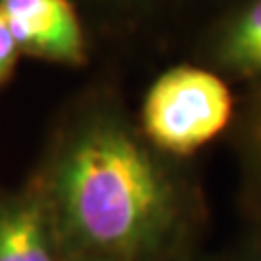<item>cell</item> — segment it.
<instances>
[{
  "mask_svg": "<svg viewBox=\"0 0 261 261\" xmlns=\"http://www.w3.org/2000/svg\"><path fill=\"white\" fill-rule=\"evenodd\" d=\"M0 205H2V201H0Z\"/></svg>",
  "mask_w": 261,
  "mask_h": 261,
  "instance_id": "11",
  "label": "cell"
},
{
  "mask_svg": "<svg viewBox=\"0 0 261 261\" xmlns=\"http://www.w3.org/2000/svg\"><path fill=\"white\" fill-rule=\"evenodd\" d=\"M19 53L53 64L87 60L84 23L72 0H0Z\"/></svg>",
  "mask_w": 261,
  "mask_h": 261,
  "instance_id": "3",
  "label": "cell"
},
{
  "mask_svg": "<svg viewBox=\"0 0 261 261\" xmlns=\"http://www.w3.org/2000/svg\"><path fill=\"white\" fill-rule=\"evenodd\" d=\"M242 151L248 174L261 194V82L253 84V91L246 105L242 124Z\"/></svg>",
  "mask_w": 261,
  "mask_h": 261,
  "instance_id": "6",
  "label": "cell"
},
{
  "mask_svg": "<svg viewBox=\"0 0 261 261\" xmlns=\"http://www.w3.org/2000/svg\"><path fill=\"white\" fill-rule=\"evenodd\" d=\"M213 55L223 70L261 82V0H250L224 23Z\"/></svg>",
  "mask_w": 261,
  "mask_h": 261,
  "instance_id": "5",
  "label": "cell"
},
{
  "mask_svg": "<svg viewBox=\"0 0 261 261\" xmlns=\"http://www.w3.org/2000/svg\"><path fill=\"white\" fill-rule=\"evenodd\" d=\"M248 261H261V246L257 248V250H255V252H253V255Z\"/></svg>",
  "mask_w": 261,
  "mask_h": 261,
  "instance_id": "10",
  "label": "cell"
},
{
  "mask_svg": "<svg viewBox=\"0 0 261 261\" xmlns=\"http://www.w3.org/2000/svg\"><path fill=\"white\" fill-rule=\"evenodd\" d=\"M101 6H109L112 10H118V12H140V10H147L151 4H155L159 0H93Z\"/></svg>",
  "mask_w": 261,
  "mask_h": 261,
  "instance_id": "8",
  "label": "cell"
},
{
  "mask_svg": "<svg viewBox=\"0 0 261 261\" xmlns=\"http://www.w3.org/2000/svg\"><path fill=\"white\" fill-rule=\"evenodd\" d=\"M58 238L41 186L0 205V261H58Z\"/></svg>",
  "mask_w": 261,
  "mask_h": 261,
  "instance_id": "4",
  "label": "cell"
},
{
  "mask_svg": "<svg viewBox=\"0 0 261 261\" xmlns=\"http://www.w3.org/2000/svg\"><path fill=\"white\" fill-rule=\"evenodd\" d=\"M19 56H21V53L14 41L8 21L0 10V85L6 84L10 75L14 74V68L18 64Z\"/></svg>",
  "mask_w": 261,
  "mask_h": 261,
  "instance_id": "7",
  "label": "cell"
},
{
  "mask_svg": "<svg viewBox=\"0 0 261 261\" xmlns=\"http://www.w3.org/2000/svg\"><path fill=\"white\" fill-rule=\"evenodd\" d=\"M62 261H99V259H91V257H80V255H72V257H64Z\"/></svg>",
  "mask_w": 261,
  "mask_h": 261,
  "instance_id": "9",
  "label": "cell"
},
{
  "mask_svg": "<svg viewBox=\"0 0 261 261\" xmlns=\"http://www.w3.org/2000/svg\"><path fill=\"white\" fill-rule=\"evenodd\" d=\"M64 257L165 261L190 197L170 157L114 103H85L66 124L39 180Z\"/></svg>",
  "mask_w": 261,
  "mask_h": 261,
  "instance_id": "1",
  "label": "cell"
},
{
  "mask_svg": "<svg viewBox=\"0 0 261 261\" xmlns=\"http://www.w3.org/2000/svg\"><path fill=\"white\" fill-rule=\"evenodd\" d=\"M230 89L197 66H174L149 85L140 112L143 138L167 157H188L221 136L232 120Z\"/></svg>",
  "mask_w": 261,
  "mask_h": 261,
  "instance_id": "2",
  "label": "cell"
}]
</instances>
